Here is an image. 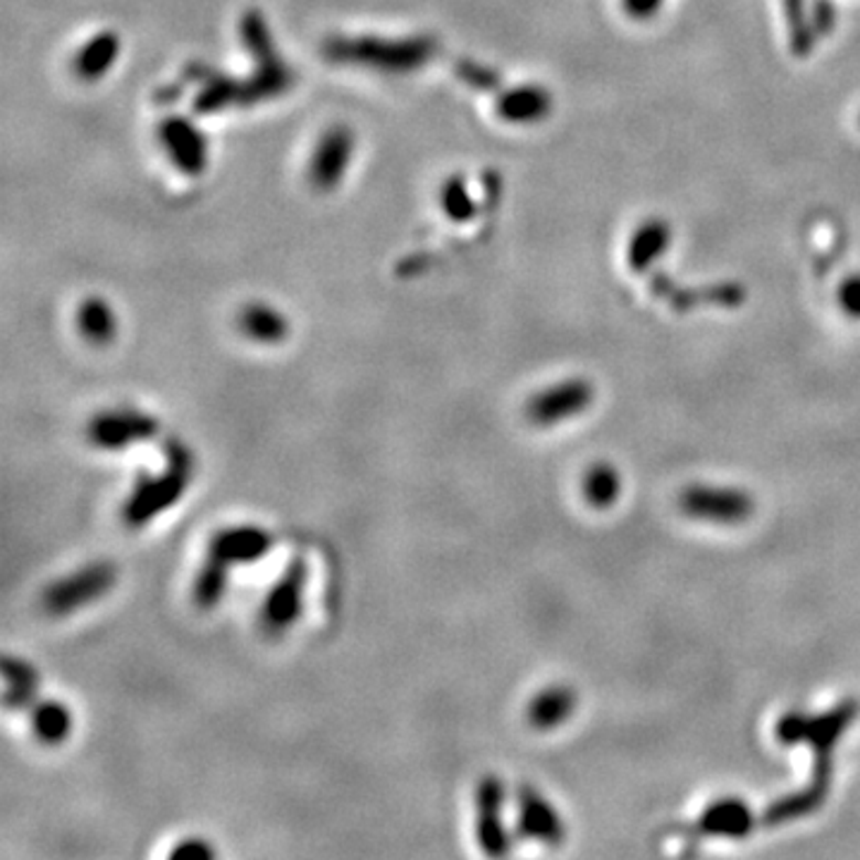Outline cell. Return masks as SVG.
Segmentation results:
<instances>
[{
	"instance_id": "6da1fadb",
	"label": "cell",
	"mask_w": 860,
	"mask_h": 860,
	"mask_svg": "<svg viewBox=\"0 0 860 860\" xmlns=\"http://www.w3.org/2000/svg\"><path fill=\"white\" fill-rule=\"evenodd\" d=\"M165 471L141 476L122 507V522L129 528H143L163 512L175 507L194 479V454L180 438L163 442Z\"/></svg>"
},
{
	"instance_id": "ffe728a7",
	"label": "cell",
	"mask_w": 860,
	"mask_h": 860,
	"mask_svg": "<svg viewBox=\"0 0 860 860\" xmlns=\"http://www.w3.org/2000/svg\"><path fill=\"white\" fill-rule=\"evenodd\" d=\"M120 39L112 32H104L94 36L75 57V75L84 82H96L106 75L118 61Z\"/></svg>"
},
{
	"instance_id": "8992f818",
	"label": "cell",
	"mask_w": 860,
	"mask_h": 860,
	"mask_svg": "<svg viewBox=\"0 0 860 860\" xmlns=\"http://www.w3.org/2000/svg\"><path fill=\"white\" fill-rule=\"evenodd\" d=\"M158 433H161V421L155 416L129 407L98 411L86 426V440L106 452H120L129 444L147 442Z\"/></svg>"
},
{
	"instance_id": "30bf717a",
	"label": "cell",
	"mask_w": 860,
	"mask_h": 860,
	"mask_svg": "<svg viewBox=\"0 0 860 860\" xmlns=\"http://www.w3.org/2000/svg\"><path fill=\"white\" fill-rule=\"evenodd\" d=\"M272 545H276V536L270 530L256 524H239L215 530L206 555L233 569L237 565H254L264 559L272 550Z\"/></svg>"
},
{
	"instance_id": "2e32d148",
	"label": "cell",
	"mask_w": 860,
	"mask_h": 860,
	"mask_svg": "<svg viewBox=\"0 0 860 860\" xmlns=\"http://www.w3.org/2000/svg\"><path fill=\"white\" fill-rule=\"evenodd\" d=\"M579 706V696L567 684H555L542 688L540 694L528 700L526 722L538 731H552L565 724Z\"/></svg>"
},
{
	"instance_id": "3957f363",
	"label": "cell",
	"mask_w": 860,
	"mask_h": 860,
	"mask_svg": "<svg viewBox=\"0 0 860 860\" xmlns=\"http://www.w3.org/2000/svg\"><path fill=\"white\" fill-rule=\"evenodd\" d=\"M118 583V567L108 559H96L57 579L41 593V608L51 616H67L104 598Z\"/></svg>"
},
{
	"instance_id": "484cf974",
	"label": "cell",
	"mask_w": 860,
	"mask_h": 860,
	"mask_svg": "<svg viewBox=\"0 0 860 860\" xmlns=\"http://www.w3.org/2000/svg\"><path fill=\"white\" fill-rule=\"evenodd\" d=\"M538 104H540V96H536L534 92H519V94H509L505 100H502L499 110L505 118L526 120V118H534L538 112Z\"/></svg>"
},
{
	"instance_id": "ba28073f",
	"label": "cell",
	"mask_w": 860,
	"mask_h": 860,
	"mask_svg": "<svg viewBox=\"0 0 860 860\" xmlns=\"http://www.w3.org/2000/svg\"><path fill=\"white\" fill-rule=\"evenodd\" d=\"M516 835L528 841L557 849L567 839V827L562 815L545 798L536 786L522 784L516 788Z\"/></svg>"
},
{
	"instance_id": "ac0fdd59",
	"label": "cell",
	"mask_w": 860,
	"mask_h": 860,
	"mask_svg": "<svg viewBox=\"0 0 860 860\" xmlns=\"http://www.w3.org/2000/svg\"><path fill=\"white\" fill-rule=\"evenodd\" d=\"M26 712H29V722H32L34 737L41 743L57 745L72 734V712L63 700L39 698Z\"/></svg>"
},
{
	"instance_id": "d6986e66",
	"label": "cell",
	"mask_w": 860,
	"mask_h": 860,
	"mask_svg": "<svg viewBox=\"0 0 860 860\" xmlns=\"http://www.w3.org/2000/svg\"><path fill=\"white\" fill-rule=\"evenodd\" d=\"M239 330L254 342L278 344L290 333V323L284 315L268 304H247L239 311Z\"/></svg>"
},
{
	"instance_id": "4316f807",
	"label": "cell",
	"mask_w": 860,
	"mask_h": 860,
	"mask_svg": "<svg viewBox=\"0 0 860 860\" xmlns=\"http://www.w3.org/2000/svg\"><path fill=\"white\" fill-rule=\"evenodd\" d=\"M170 858H215V849L206 839H182L175 849L170 851Z\"/></svg>"
},
{
	"instance_id": "9c48e42d",
	"label": "cell",
	"mask_w": 860,
	"mask_h": 860,
	"mask_svg": "<svg viewBox=\"0 0 860 860\" xmlns=\"http://www.w3.org/2000/svg\"><path fill=\"white\" fill-rule=\"evenodd\" d=\"M593 397L595 390L591 387V383H585L581 378L565 380L530 397L526 401V419L540 428L557 426L565 419H571V416H579L581 411H585L591 407Z\"/></svg>"
},
{
	"instance_id": "5bb4252c",
	"label": "cell",
	"mask_w": 860,
	"mask_h": 860,
	"mask_svg": "<svg viewBox=\"0 0 860 860\" xmlns=\"http://www.w3.org/2000/svg\"><path fill=\"white\" fill-rule=\"evenodd\" d=\"M757 817L753 808L739 796H722L708 803L696 820L698 835L720 839H745L753 835Z\"/></svg>"
},
{
	"instance_id": "7a4b0ae2",
	"label": "cell",
	"mask_w": 860,
	"mask_h": 860,
	"mask_svg": "<svg viewBox=\"0 0 860 860\" xmlns=\"http://www.w3.org/2000/svg\"><path fill=\"white\" fill-rule=\"evenodd\" d=\"M323 53L333 63L366 65L383 72H413L423 67L438 53V41L433 36H413L405 41H380V39H330Z\"/></svg>"
},
{
	"instance_id": "277c9868",
	"label": "cell",
	"mask_w": 860,
	"mask_h": 860,
	"mask_svg": "<svg viewBox=\"0 0 860 860\" xmlns=\"http://www.w3.org/2000/svg\"><path fill=\"white\" fill-rule=\"evenodd\" d=\"M679 509L696 522L737 526L751 519L755 499L741 487L696 483L679 493Z\"/></svg>"
},
{
	"instance_id": "52a82bcc",
	"label": "cell",
	"mask_w": 860,
	"mask_h": 860,
	"mask_svg": "<svg viewBox=\"0 0 860 860\" xmlns=\"http://www.w3.org/2000/svg\"><path fill=\"white\" fill-rule=\"evenodd\" d=\"M507 788L497 774H485L479 780L473 800H476V841L485 856H507L512 851V835L505 825Z\"/></svg>"
},
{
	"instance_id": "e0dca14e",
	"label": "cell",
	"mask_w": 860,
	"mask_h": 860,
	"mask_svg": "<svg viewBox=\"0 0 860 860\" xmlns=\"http://www.w3.org/2000/svg\"><path fill=\"white\" fill-rule=\"evenodd\" d=\"M3 677H6V706L10 710H29L41 698V674L26 659L6 655L3 657Z\"/></svg>"
},
{
	"instance_id": "603a6c76",
	"label": "cell",
	"mask_w": 860,
	"mask_h": 860,
	"mask_svg": "<svg viewBox=\"0 0 860 860\" xmlns=\"http://www.w3.org/2000/svg\"><path fill=\"white\" fill-rule=\"evenodd\" d=\"M227 571H229L227 565L206 555L204 565H201L196 579H194V588H192V598H194L196 608L213 610L215 605H218L227 591V581H229Z\"/></svg>"
},
{
	"instance_id": "7402d4cb",
	"label": "cell",
	"mask_w": 860,
	"mask_h": 860,
	"mask_svg": "<svg viewBox=\"0 0 860 860\" xmlns=\"http://www.w3.org/2000/svg\"><path fill=\"white\" fill-rule=\"evenodd\" d=\"M77 325L84 340L98 344V347H104V344L118 335V319H115L108 301L100 297H89L82 301L77 311Z\"/></svg>"
},
{
	"instance_id": "d4e9b609",
	"label": "cell",
	"mask_w": 860,
	"mask_h": 860,
	"mask_svg": "<svg viewBox=\"0 0 860 860\" xmlns=\"http://www.w3.org/2000/svg\"><path fill=\"white\" fill-rule=\"evenodd\" d=\"M442 206L444 213L450 215L452 221H469L473 215V204L466 194V184L464 180L452 178L442 190Z\"/></svg>"
},
{
	"instance_id": "cb8c5ba5",
	"label": "cell",
	"mask_w": 860,
	"mask_h": 860,
	"mask_svg": "<svg viewBox=\"0 0 860 860\" xmlns=\"http://www.w3.org/2000/svg\"><path fill=\"white\" fill-rule=\"evenodd\" d=\"M808 722H810L808 712L788 710L780 717L777 724H774V737H777V741L786 745V749H794V745L806 743Z\"/></svg>"
},
{
	"instance_id": "7c38bea8",
	"label": "cell",
	"mask_w": 860,
	"mask_h": 860,
	"mask_svg": "<svg viewBox=\"0 0 860 860\" xmlns=\"http://www.w3.org/2000/svg\"><path fill=\"white\" fill-rule=\"evenodd\" d=\"M158 139L165 147L170 161L175 163L184 175H201L208 163V141L201 129L186 118L163 120L158 127Z\"/></svg>"
},
{
	"instance_id": "9a60e30c",
	"label": "cell",
	"mask_w": 860,
	"mask_h": 860,
	"mask_svg": "<svg viewBox=\"0 0 860 860\" xmlns=\"http://www.w3.org/2000/svg\"><path fill=\"white\" fill-rule=\"evenodd\" d=\"M858 714L860 702L856 698H843L835 708L825 710L823 714H810L806 743H810L815 757H831L835 745L841 741L846 731H849Z\"/></svg>"
},
{
	"instance_id": "4fadbf2b",
	"label": "cell",
	"mask_w": 860,
	"mask_h": 860,
	"mask_svg": "<svg viewBox=\"0 0 860 860\" xmlns=\"http://www.w3.org/2000/svg\"><path fill=\"white\" fill-rule=\"evenodd\" d=\"M354 153V135L350 127H333L321 137L319 147L313 151L309 178L315 190L330 192L340 184L344 170H347Z\"/></svg>"
},
{
	"instance_id": "83f0119b",
	"label": "cell",
	"mask_w": 860,
	"mask_h": 860,
	"mask_svg": "<svg viewBox=\"0 0 860 860\" xmlns=\"http://www.w3.org/2000/svg\"><path fill=\"white\" fill-rule=\"evenodd\" d=\"M456 72H459V77L473 86H479V89H487V86L495 84V77L487 75V72L483 67H479L476 63H469V61L456 63Z\"/></svg>"
},
{
	"instance_id": "8fae6325",
	"label": "cell",
	"mask_w": 860,
	"mask_h": 860,
	"mask_svg": "<svg viewBox=\"0 0 860 860\" xmlns=\"http://www.w3.org/2000/svg\"><path fill=\"white\" fill-rule=\"evenodd\" d=\"M829 782H831V757H815L810 784L798 788L794 794H786L770 803L763 813V825L780 827L792 820H798V817L815 813L827 798Z\"/></svg>"
},
{
	"instance_id": "44dd1931",
	"label": "cell",
	"mask_w": 860,
	"mask_h": 860,
	"mask_svg": "<svg viewBox=\"0 0 860 860\" xmlns=\"http://www.w3.org/2000/svg\"><path fill=\"white\" fill-rule=\"evenodd\" d=\"M581 491L593 509H610L622 495V473L614 464L598 462L583 473Z\"/></svg>"
},
{
	"instance_id": "5b68a950",
	"label": "cell",
	"mask_w": 860,
	"mask_h": 860,
	"mask_svg": "<svg viewBox=\"0 0 860 860\" xmlns=\"http://www.w3.org/2000/svg\"><path fill=\"white\" fill-rule=\"evenodd\" d=\"M309 583V565L304 557H294L287 562L280 579L272 583L268 591L261 612H258V624L264 634L280 636L287 628H292L304 610V591Z\"/></svg>"
}]
</instances>
